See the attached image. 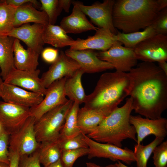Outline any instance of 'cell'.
I'll return each instance as SVG.
<instances>
[{"instance_id": "obj_1", "label": "cell", "mask_w": 167, "mask_h": 167, "mask_svg": "<svg viewBox=\"0 0 167 167\" xmlns=\"http://www.w3.org/2000/svg\"><path fill=\"white\" fill-rule=\"evenodd\" d=\"M128 73L133 110L146 118H161L167 108V75L154 62H143Z\"/></svg>"}, {"instance_id": "obj_2", "label": "cell", "mask_w": 167, "mask_h": 167, "mask_svg": "<svg viewBox=\"0 0 167 167\" xmlns=\"http://www.w3.org/2000/svg\"><path fill=\"white\" fill-rule=\"evenodd\" d=\"M131 86L128 73H105L100 76L93 92L87 95L84 106L97 110L107 116L129 96Z\"/></svg>"}, {"instance_id": "obj_3", "label": "cell", "mask_w": 167, "mask_h": 167, "mask_svg": "<svg viewBox=\"0 0 167 167\" xmlns=\"http://www.w3.org/2000/svg\"><path fill=\"white\" fill-rule=\"evenodd\" d=\"M160 11L157 0H115L113 25L124 33L144 30L152 24Z\"/></svg>"}, {"instance_id": "obj_4", "label": "cell", "mask_w": 167, "mask_h": 167, "mask_svg": "<svg viewBox=\"0 0 167 167\" xmlns=\"http://www.w3.org/2000/svg\"><path fill=\"white\" fill-rule=\"evenodd\" d=\"M132 103L131 97L127 98L123 106L118 107L106 117L87 136L97 142L120 148L122 146V142L127 139L136 142L135 130L129 122L133 110Z\"/></svg>"}, {"instance_id": "obj_5", "label": "cell", "mask_w": 167, "mask_h": 167, "mask_svg": "<svg viewBox=\"0 0 167 167\" xmlns=\"http://www.w3.org/2000/svg\"><path fill=\"white\" fill-rule=\"evenodd\" d=\"M73 103L69 99L66 103L47 112L36 121L34 130L39 143L58 138Z\"/></svg>"}, {"instance_id": "obj_6", "label": "cell", "mask_w": 167, "mask_h": 167, "mask_svg": "<svg viewBox=\"0 0 167 167\" xmlns=\"http://www.w3.org/2000/svg\"><path fill=\"white\" fill-rule=\"evenodd\" d=\"M36 120L30 116L17 131L10 135L9 150L18 153L20 157L30 155L38 149L40 143L34 130Z\"/></svg>"}, {"instance_id": "obj_7", "label": "cell", "mask_w": 167, "mask_h": 167, "mask_svg": "<svg viewBox=\"0 0 167 167\" xmlns=\"http://www.w3.org/2000/svg\"><path fill=\"white\" fill-rule=\"evenodd\" d=\"M83 139L89 149L88 159L108 158L114 161H122L127 165L135 161L134 152L127 148H122L112 144L98 142L84 134Z\"/></svg>"}, {"instance_id": "obj_8", "label": "cell", "mask_w": 167, "mask_h": 167, "mask_svg": "<svg viewBox=\"0 0 167 167\" xmlns=\"http://www.w3.org/2000/svg\"><path fill=\"white\" fill-rule=\"evenodd\" d=\"M96 54L100 60L111 64L117 71L129 72L138 64L133 49L123 46L118 41L107 50Z\"/></svg>"}, {"instance_id": "obj_9", "label": "cell", "mask_w": 167, "mask_h": 167, "mask_svg": "<svg viewBox=\"0 0 167 167\" xmlns=\"http://www.w3.org/2000/svg\"><path fill=\"white\" fill-rule=\"evenodd\" d=\"M138 60L154 62L167 60V36L156 34L139 43L133 49Z\"/></svg>"}, {"instance_id": "obj_10", "label": "cell", "mask_w": 167, "mask_h": 167, "mask_svg": "<svg viewBox=\"0 0 167 167\" xmlns=\"http://www.w3.org/2000/svg\"><path fill=\"white\" fill-rule=\"evenodd\" d=\"M114 0H105L102 2H95L90 6L85 5L81 2L74 1L81 10L89 17L92 23L99 28H103L116 35L118 30L114 27L112 12Z\"/></svg>"}, {"instance_id": "obj_11", "label": "cell", "mask_w": 167, "mask_h": 167, "mask_svg": "<svg viewBox=\"0 0 167 167\" xmlns=\"http://www.w3.org/2000/svg\"><path fill=\"white\" fill-rule=\"evenodd\" d=\"M30 116V108L0 101V124L9 135L19 129Z\"/></svg>"}, {"instance_id": "obj_12", "label": "cell", "mask_w": 167, "mask_h": 167, "mask_svg": "<svg viewBox=\"0 0 167 167\" xmlns=\"http://www.w3.org/2000/svg\"><path fill=\"white\" fill-rule=\"evenodd\" d=\"M66 77L57 80L46 88L45 97L39 104L30 108L31 116L36 121L45 113L52 109L66 103L69 99L66 98L64 84Z\"/></svg>"}, {"instance_id": "obj_13", "label": "cell", "mask_w": 167, "mask_h": 167, "mask_svg": "<svg viewBox=\"0 0 167 167\" xmlns=\"http://www.w3.org/2000/svg\"><path fill=\"white\" fill-rule=\"evenodd\" d=\"M80 68L78 63L61 51L56 60L41 78L44 87L47 88L54 82L64 77L72 76Z\"/></svg>"}, {"instance_id": "obj_14", "label": "cell", "mask_w": 167, "mask_h": 167, "mask_svg": "<svg viewBox=\"0 0 167 167\" xmlns=\"http://www.w3.org/2000/svg\"><path fill=\"white\" fill-rule=\"evenodd\" d=\"M130 123L133 125L137 134V143L141 142L147 136L153 135L156 137L164 138L167 135V119L161 117L152 119L143 118L140 115H131Z\"/></svg>"}, {"instance_id": "obj_15", "label": "cell", "mask_w": 167, "mask_h": 167, "mask_svg": "<svg viewBox=\"0 0 167 167\" xmlns=\"http://www.w3.org/2000/svg\"><path fill=\"white\" fill-rule=\"evenodd\" d=\"M40 72V71L38 69L27 71L19 70L14 68L3 81L44 96L46 88L44 86L41 78L39 77Z\"/></svg>"}, {"instance_id": "obj_16", "label": "cell", "mask_w": 167, "mask_h": 167, "mask_svg": "<svg viewBox=\"0 0 167 167\" xmlns=\"http://www.w3.org/2000/svg\"><path fill=\"white\" fill-rule=\"evenodd\" d=\"M44 28V26L41 24H25L15 27L7 36L21 41L28 48L40 54L44 49L45 44L43 39Z\"/></svg>"}, {"instance_id": "obj_17", "label": "cell", "mask_w": 167, "mask_h": 167, "mask_svg": "<svg viewBox=\"0 0 167 167\" xmlns=\"http://www.w3.org/2000/svg\"><path fill=\"white\" fill-rule=\"evenodd\" d=\"M64 52L78 63L84 73H94L114 69L110 63L99 59L96 52L92 50H72L69 49Z\"/></svg>"}, {"instance_id": "obj_18", "label": "cell", "mask_w": 167, "mask_h": 167, "mask_svg": "<svg viewBox=\"0 0 167 167\" xmlns=\"http://www.w3.org/2000/svg\"><path fill=\"white\" fill-rule=\"evenodd\" d=\"M1 98L8 103L31 108L39 104L44 96L3 82Z\"/></svg>"}, {"instance_id": "obj_19", "label": "cell", "mask_w": 167, "mask_h": 167, "mask_svg": "<svg viewBox=\"0 0 167 167\" xmlns=\"http://www.w3.org/2000/svg\"><path fill=\"white\" fill-rule=\"evenodd\" d=\"M116 35L105 28H99L92 36H89L86 39L78 38L70 46L69 49H95L101 51H106L117 41Z\"/></svg>"}, {"instance_id": "obj_20", "label": "cell", "mask_w": 167, "mask_h": 167, "mask_svg": "<svg viewBox=\"0 0 167 167\" xmlns=\"http://www.w3.org/2000/svg\"><path fill=\"white\" fill-rule=\"evenodd\" d=\"M74 6L71 13L64 17L60 26L67 33L78 34L91 30L96 31L99 28L95 26L88 19L86 15L73 1Z\"/></svg>"}, {"instance_id": "obj_21", "label": "cell", "mask_w": 167, "mask_h": 167, "mask_svg": "<svg viewBox=\"0 0 167 167\" xmlns=\"http://www.w3.org/2000/svg\"><path fill=\"white\" fill-rule=\"evenodd\" d=\"M13 49L14 66L16 69L27 71L37 69L40 54L31 48L25 49L20 40L16 38L14 42Z\"/></svg>"}, {"instance_id": "obj_22", "label": "cell", "mask_w": 167, "mask_h": 167, "mask_svg": "<svg viewBox=\"0 0 167 167\" xmlns=\"http://www.w3.org/2000/svg\"><path fill=\"white\" fill-rule=\"evenodd\" d=\"M33 23L44 26L49 24L48 17L43 11L37 10L31 3H27L17 7L14 24L15 27Z\"/></svg>"}, {"instance_id": "obj_23", "label": "cell", "mask_w": 167, "mask_h": 167, "mask_svg": "<svg viewBox=\"0 0 167 167\" xmlns=\"http://www.w3.org/2000/svg\"><path fill=\"white\" fill-rule=\"evenodd\" d=\"M106 117L97 110L84 106L79 108L78 112V126L81 132L87 135L93 131Z\"/></svg>"}, {"instance_id": "obj_24", "label": "cell", "mask_w": 167, "mask_h": 167, "mask_svg": "<svg viewBox=\"0 0 167 167\" xmlns=\"http://www.w3.org/2000/svg\"><path fill=\"white\" fill-rule=\"evenodd\" d=\"M15 39L7 36H0V74L3 81L15 68L13 49Z\"/></svg>"}, {"instance_id": "obj_25", "label": "cell", "mask_w": 167, "mask_h": 167, "mask_svg": "<svg viewBox=\"0 0 167 167\" xmlns=\"http://www.w3.org/2000/svg\"><path fill=\"white\" fill-rule=\"evenodd\" d=\"M43 39L45 44L56 48L70 46L75 42L60 26L49 24L44 26Z\"/></svg>"}, {"instance_id": "obj_26", "label": "cell", "mask_w": 167, "mask_h": 167, "mask_svg": "<svg viewBox=\"0 0 167 167\" xmlns=\"http://www.w3.org/2000/svg\"><path fill=\"white\" fill-rule=\"evenodd\" d=\"M84 73L81 68L71 76L66 78L64 84L65 94L69 100L79 105L84 103L87 95L83 86L81 79Z\"/></svg>"}, {"instance_id": "obj_27", "label": "cell", "mask_w": 167, "mask_h": 167, "mask_svg": "<svg viewBox=\"0 0 167 167\" xmlns=\"http://www.w3.org/2000/svg\"><path fill=\"white\" fill-rule=\"evenodd\" d=\"M37 150L40 163L44 167H47L60 159L62 152L58 138L40 143Z\"/></svg>"}, {"instance_id": "obj_28", "label": "cell", "mask_w": 167, "mask_h": 167, "mask_svg": "<svg viewBox=\"0 0 167 167\" xmlns=\"http://www.w3.org/2000/svg\"><path fill=\"white\" fill-rule=\"evenodd\" d=\"M156 34L155 28L152 24L141 31L124 33L118 31L116 37L117 41L123 44L124 47L133 49L139 43Z\"/></svg>"}, {"instance_id": "obj_29", "label": "cell", "mask_w": 167, "mask_h": 167, "mask_svg": "<svg viewBox=\"0 0 167 167\" xmlns=\"http://www.w3.org/2000/svg\"><path fill=\"white\" fill-rule=\"evenodd\" d=\"M17 7L0 0V36H7L15 28Z\"/></svg>"}, {"instance_id": "obj_30", "label": "cell", "mask_w": 167, "mask_h": 167, "mask_svg": "<svg viewBox=\"0 0 167 167\" xmlns=\"http://www.w3.org/2000/svg\"><path fill=\"white\" fill-rule=\"evenodd\" d=\"M79 105L76 102L73 103L66 117L60 135L66 138L73 137L81 132L77 124V116L79 109Z\"/></svg>"}, {"instance_id": "obj_31", "label": "cell", "mask_w": 167, "mask_h": 167, "mask_svg": "<svg viewBox=\"0 0 167 167\" xmlns=\"http://www.w3.org/2000/svg\"><path fill=\"white\" fill-rule=\"evenodd\" d=\"M164 138L156 137L149 144L135 145L134 153L137 167H147L148 161L155 148L163 142Z\"/></svg>"}, {"instance_id": "obj_32", "label": "cell", "mask_w": 167, "mask_h": 167, "mask_svg": "<svg viewBox=\"0 0 167 167\" xmlns=\"http://www.w3.org/2000/svg\"><path fill=\"white\" fill-rule=\"evenodd\" d=\"M40 9L47 14L49 24L54 25L62 9L59 0H40Z\"/></svg>"}, {"instance_id": "obj_33", "label": "cell", "mask_w": 167, "mask_h": 167, "mask_svg": "<svg viewBox=\"0 0 167 167\" xmlns=\"http://www.w3.org/2000/svg\"><path fill=\"white\" fill-rule=\"evenodd\" d=\"M84 135L81 132L73 137L66 138L59 135L58 140L62 151L82 148H88L87 143L83 139Z\"/></svg>"}, {"instance_id": "obj_34", "label": "cell", "mask_w": 167, "mask_h": 167, "mask_svg": "<svg viewBox=\"0 0 167 167\" xmlns=\"http://www.w3.org/2000/svg\"><path fill=\"white\" fill-rule=\"evenodd\" d=\"M88 148L62 151L61 160L63 167H73L75 161L79 157L88 155L89 152Z\"/></svg>"}, {"instance_id": "obj_35", "label": "cell", "mask_w": 167, "mask_h": 167, "mask_svg": "<svg viewBox=\"0 0 167 167\" xmlns=\"http://www.w3.org/2000/svg\"><path fill=\"white\" fill-rule=\"evenodd\" d=\"M152 153L155 167H167V141L162 142L156 146Z\"/></svg>"}, {"instance_id": "obj_36", "label": "cell", "mask_w": 167, "mask_h": 167, "mask_svg": "<svg viewBox=\"0 0 167 167\" xmlns=\"http://www.w3.org/2000/svg\"><path fill=\"white\" fill-rule=\"evenodd\" d=\"M10 135L4 130L0 132V162L9 164Z\"/></svg>"}, {"instance_id": "obj_37", "label": "cell", "mask_w": 167, "mask_h": 167, "mask_svg": "<svg viewBox=\"0 0 167 167\" xmlns=\"http://www.w3.org/2000/svg\"><path fill=\"white\" fill-rule=\"evenodd\" d=\"M152 24L157 34L167 35V7L159 11Z\"/></svg>"}, {"instance_id": "obj_38", "label": "cell", "mask_w": 167, "mask_h": 167, "mask_svg": "<svg viewBox=\"0 0 167 167\" xmlns=\"http://www.w3.org/2000/svg\"><path fill=\"white\" fill-rule=\"evenodd\" d=\"M37 150L30 155L20 157L19 167H41Z\"/></svg>"}, {"instance_id": "obj_39", "label": "cell", "mask_w": 167, "mask_h": 167, "mask_svg": "<svg viewBox=\"0 0 167 167\" xmlns=\"http://www.w3.org/2000/svg\"><path fill=\"white\" fill-rule=\"evenodd\" d=\"M41 54L44 61L51 64L56 60L59 55L57 49L50 47L44 49Z\"/></svg>"}, {"instance_id": "obj_40", "label": "cell", "mask_w": 167, "mask_h": 167, "mask_svg": "<svg viewBox=\"0 0 167 167\" xmlns=\"http://www.w3.org/2000/svg\"><path fill=\"white\" fill-rule=\"evenodd\" d=\"M5 3L18 7L27 3H31L34 6L37 7H41V4L37 0H2Z\"/></svg>"}, {"instance_id": "obj_41", "label": "cell", "mask_w": 167, "mask_h": 167, "mask_svg": "<svg viewBox=\"0 0 167 167\" xmlns=\"http://www.w3.org/2000/svg\"><path fill=\"white\" fill-rule=\"evenodd\" d=\"M9 167H19L20 156L17 153L9 151Z\"/></svg>"}, {"instance_id": "obj_42", "label": "cell", "mask_w": 167, "mask_h": 167, "mask_svg": "<svg viewBox=\"0 0 167 167\" xmlns=\"http://www.w3.org/2000/svg\"><path fill=\"white\" fill-rule=\"evenodd\" d=\"M72 1L71 0H59L62 9L66 12H69L70 7L72 4Z\"/></svg>"}, {"instance_id": "obj_43", "label": "cell", "mask_w": 167, "mask_h": 167, "mask_svg": "<svg viewBox=\"0 0 167 167\" xmlns=\"http://www.w3.org/2000/svg\"><path fill=\"white\" fill-rule=\"evenodd\" d=\"M86 167H118L116 163L110 164L105 166H101L97 165L94 163L91 162L86 163Z\"/></svg>"}, {"instance_id": "obj_44", "label": "cell", "mask_w": 167, "mask_h": 167, "mask_svg": "<svg viewBox=\"0 0 167 167\" xmlns=\"http://www.w3.org/2000/svg\"><path fill=\"white\" fill-rule=\"evenodd\" d=\"M158 63V66L167 75V63L166 61H163L159 62Z\"/></svg>"}, {"instance_id": "obj_45", "label": "cell", "mask_w": 167, "mask_h": 167, "mask_svg": "<svg viewBox=\"0 0 167 167\" xmlns=\"http://www.w3.org/2000/svg\"><path fill=\"white\" fill-rule=\"evenodd\" d=\"M159 6V9L161 11L162 10L167 7V0H157Z\"/></svg>"}, {"instance_id": "obj_46", "label": "cell", "mask_w": 167, "mask_h": 167, "mask_svg": "<svg viewBox=\"0 0 167 167\" xmlns=\"http://www.w3.org/2000/svg\"><path fill=\"white\" fill-rule=\"evenodd\" d=\"M47 167H63L61 159L50 164Z\"/></svg>"}, {"instance_id": "obj_47", "label": "cell", "mask_w": 167, "mask_h": 167, "mask_svg": "<svg viewBox=\"0 0 167 167\" xmlns=\"http://www.w3.org/2000/svg\"><path fill=\"white\" fill-rule=\"evenodd\" d=\"M116 164L118 167H129L122 163L119 161H118L116 163Z\"/></svg>"}, {"instance_id": "obj_48", "label": "cell", "mask_w": 167, "mask_h": 167, "mask_svg": "<svg viewBox=\"0 0 167 167\" xmlns=\"http://www.w3.org/2000/svg\"><path fill=\"white\" fill-rule=\"evenodd\" d=\"M3 82V80L1 77V76L0 74V98H1V93H2L1 86Z\"/></svg>"}, {"instance_id": "obj_49", "label": "cell", "mask_w": 167, "mask_h": 167, "mask_svg": "<svg viewBox=\"0 0 167 167\" xmlns=\"http://www.w3.org/2000/svg\"><path fill=\"white\" fill-rule=\"evenodd\" d=\"M0 167H9V164L5 163L0 162Z\"/></svg>"}, {"instance_id": "obj_50", "label": "cell", "mask_w": 167, "mask_h": 167, "mask_svg": "<svg viewBox=\"0 0 167 167\" xmlns=\"http://www.w3.org/2000/svg\"><path fill=\"white\" fill-rule=\"evenodd\" d=\"M3 129L1 126V125L0 124V132Z\"/></svg>"}]
</instances>
